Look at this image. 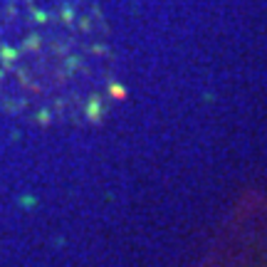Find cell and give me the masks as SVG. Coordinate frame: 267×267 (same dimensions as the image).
<instances>
[{"mask_svg": "<svg viewBox=\"0 0 267 267\" xmlns=\"http://www.w3.org/2000/svg\"><path fill=\"white\" fill-rule=\"evenodd\" d=\"M117 52L92 0H5L0 104L37 127L99 122L114 104Z\"/></svg>", "mask_w": 267, "mask_h": 267, "instance_id": "1", "label": "cell"}]
</instances>
